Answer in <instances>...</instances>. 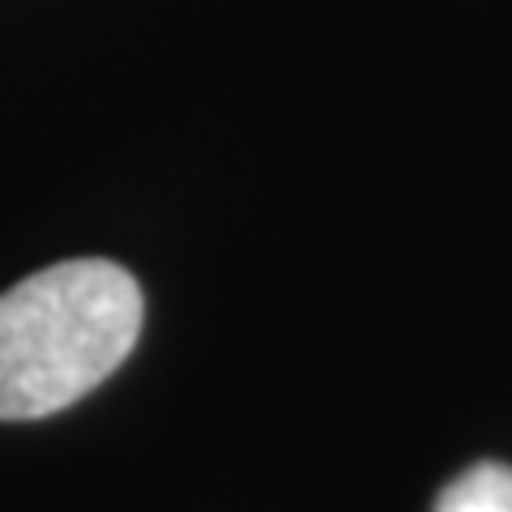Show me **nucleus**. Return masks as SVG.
I'll use <instances>...</instances> for the list:
<instances>
[{"mask_svg":"<svg viewBox=\"0 0 512 512\" xmlns=\"http://www.w3.org/2000/svg\"><path fill=\"white\" fill-rule=\"evenodd\" d=\"M146 299L116 261H60L0 295V419L82 402L141 338Z\"/></svg>","mask_w":512,"mask_h":512,"instance_id":"nucleus-1","label":"nucleus"},{"mask_svg":"<svg viewBox=\"0 0 512 512\" xmlns=\"http://www.w3.org/2000/svg\"><path fill=\"white\" fill-rule=\"evenodd\" d=\"M431 512H512V466L478 461L436 495Z\"/></svg>","mask_w":512,"mask_h":512,"instance_id":"nucleus-2","label":"nucleus"}]
</instances>
